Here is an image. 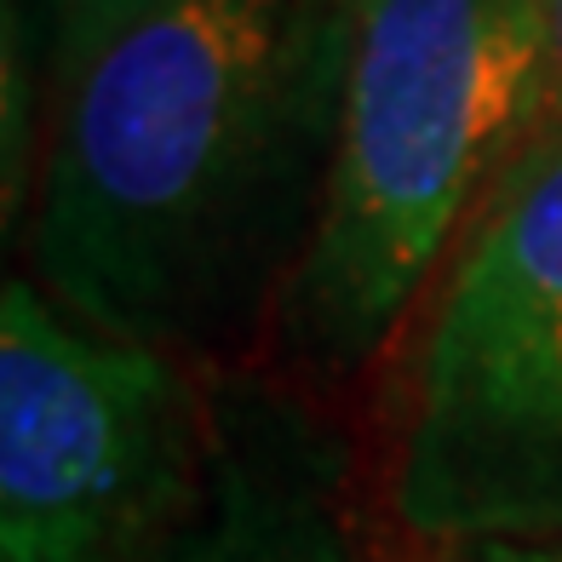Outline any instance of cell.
<instances>
[{"instance_id": "cell-1", "label": "cell", "mask_w": 562, "mask_h": 562, "mask_svg": "<svg viewBox=\"0 0 562 562\" xmlns=\"http://www.w3.org/2000/svg\"><path fill=\"white\" fill-rule=\"evenodd\" d=\"M322 0H178L58 81L30 281L110 339L172 350L229 316L270 247L299 126L339 104Z\"/></svg>"}, {"instance_id": "cell-2", "label": "cell", "mask_w": 562, "mask_h": 562, "mask_svg": "<svg viewBox=\"0 0 562 562\" xmlns=\"http://www.w3.org/2000/svg\"><path fill=\"white\" fill-rule=\"evenodd\" d=\"M540 35L528 0H362L322 195L281 288V339L350 379L391 339L476 190L522 149Z\"/></svg>"}, {"instance_id": "cell-3", "label": "cell", "mask_w": 562, "mask_h": 562, "mask_svg": "<svg viewBox=\"0 0 562 562\" xmlns=\"http://www.w3.org/2000/svg\"><path fill=\"white\" fill-rule=\"evenodd\" d=\"M391 499L425 546L562 533V133L499 172L414 356Z\"/></svg>"}, {"instance_id": "cell-4", "label": "cell", "mask_w": 562, "mask_h": 562, "mask_svg": "<svg viewBox=\"0 0 562 562\" xmlns=\"http://www.w3.org/2000/svg\"><path fill=\"white\" fill-rule=\"evenodd\" d=\"M207 414L156 345L110 339L30 276L0 293V562H167Z\"/></svg>"}, {"instance_id": "cell-5", "label": "cell", "mask_w": 562, "mask_h": 562, "mask_svg": "<svg viewBox=\"0 0 562 562\" xmlns=\"http://www.w3.org/2000/svg\"><path fill=\"white\" fill-rule=\"evenodd\" d=\"M167 562H373L339 442L270 385H218L201 494Z\"/></svg>"}, {"instance_id": "cell-6", "label": "cell", "mask_w": 562, "mask_h": 562, "mask_svg": "<svg viewBox=\"0 0 562 562\" xmlns=\"http://www.w3.org/2000/svg\"><path fill=\"white\" fill-rule=\"evenodd\" d=\"M178 7V0H58V81L92 64L110 41L138 30L144 18Z\"/></svg>"}, {"instance_id": "cell-7", "label": "cell", "mask_w": 562, "mask_h": 562, "mask_svg": "<svg viewBox=\"0 0 562 562\" xmlns=\"http://www.w3.org/2000/svg\"><path fill=\"white\" fill-rule=\"evenodd\" d=\"M528 7H533V35H540V75H533V115L522 149L562 133V0H528Z\"/></svg>"}, {"instance_id": "cell-8", "label": "cell", "mask_w": 562, "mask_h": 562, "mask_svg": "<svg viewBox=\"0 0 562 562\" xmlns=\"http://www.w3.org/2000/svg\"><path fill=\"white\" fill-rule=\"evenodd\" d=\"M448 562H562V533H551V540H499V546L448 551Z\"/></svg>"}, {"instance_id": "cell-9", "label": "cell", "mask_w": 562, "mask_h": 562, "mask_svg": "<svg viewBox=\"0 0 562 562\" xmlns=\"http://www.w3.org/2000/svg\"><path fill=\"white\" fill-rule=\"evenodd\" d=\"M322 7H327V12H334V18L345 23V35H350V12H356V7H362V0H322Z\"/></svg>"}]
</instances>
